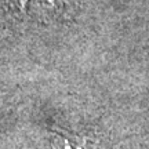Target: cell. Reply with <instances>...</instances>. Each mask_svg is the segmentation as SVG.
Masks as SVG:
<instances>
[{"label":"cell","mask_w":149,"mask_h":149,"mask_svg":"<svg viewBox=\"0 0 149 149\" xmlns=\"http://www.w3.org/2000/svg\"><path fill=\"white\" fill-rule=\"evenodd\" d=\"M15 15L36 22L58 21L70 15L72 0H1Z\"/></svg>","instance_id":"obj_1"},{"label":"cell","mask_w":149,"mask_h":149,"mask_svg":"<svg viewBox=\"0 0 149 149\" xmlns=\"http://www.w3.org/2000/svg\"><path fill=\"white\" fill-rule=\"evenodd\" d=\"M90 142L84 137L72 133L58 131L53 138V149H88Z\"/></svg>","instance_id":"obj_2"}]
</instances>
